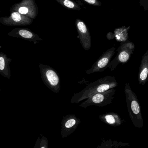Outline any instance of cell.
Here are the masks:
<instances>
[{"label": "cell", "mask_w": 148, "mask_h": 148, "mask_svg": "<svg viewBox=\"0 0 148 148\" xmlns=\"http://www.w3.org/2000/svg\"><path fill=\"white\" fill-rule=\"evenodd\" d=\"M118 85L114 77L106 76L89 84L79 92L75 93L72 97L71 102L72 103H78L96 93L104 92L112 88H115Z\"/></svg>", "instance_id": "6da1fadb"}, {"label": "cell", "mask_w": 148, "mask_h": 148, "mask_svg": "<svg viewBox=\"0 0 148 148\" xmlns=\"http://www.w3.org/2000/svg\"><path fill=\"white\" fill-rule=\"evenodd\" d=\"M124 92L130 119L135 127L141 129L143 127L144 121L140 104L136 95L132 90L129 83H126L125 85Z\"/></svg>", "instance_id": "7a4b0ae2"}, {"label": "cell", "mask_w": 148, "mask_h": 148, "mask_svg": "<svg viewBox=\"0 0 148 148\" xmlns=\"http://www.w3.org/2000/svg\"><path fill=\"white\" fill-rule=\"evenodd\" d=\"M39 67L41 79L45 84L54 93H58L61 88V82L57 71L50 66L40 63Z\"/></svg>", "instance_id": "3957f363"}, {"label": "cell", "mask_w": 148, "mask_h": 148, "mask_svg": "<svg viewBox=\"0 0 148 148\" xmlns=\"http://www.w3.org/2000/svg\"><path fill=\"white\" fill-rule=\"evenodd\" d=\"M135 49V45L129 40L123 41L118 48L117 53L114 59L108 66L111 71H114L120 64H125L129 61Z\"/></svg>", "instance_id": "277c9868"}, {"label": "cell", "mask_w": 148, "mask_h": 148, "mask_svg": "<svg viewBox=\"0 0 148 148\" xmlns=\"http://www.w3.org/2000/svg\"><path fill=\"white\" fill-rule=\"evenodd\" d=\"M116 91V89L113 88L104 92L96 93L81 103L79 106L82 108H86L91 106L99 107L106 106L112 102Z\"/></svg>", "instance_id": "5b68a950"}, {"label": "cell", "mask_w": 148, "mask_h": 148, "mask_svg": "<svg viewBox=\"0 0 148 148\" xmlns=\"http://www.w3.org/2000/svg\"><path fill=\"white\" fill-rule=\"evenodd\" d=\"M10 11L18 12L33 19L36 18L38 13V9L34 0H22L12 6Z\"/></svg>", "instance_id": "8992f818"}, {"label": "cell", "mask_w": 148, "mask_h": 148, "mask_svg": "<svg viewBox=\"0 0 148 148\" xmlns=\"http://www.w3.org/2000/svg\"><path fill=\"white\" fill-rule=\"evenodd\" d=\"M116 52V48L111 47L105 52L99 58L89 69L86 71L87 74L97 72H103L108 68V66L111 60Z\"/></svg>", "instance_id": "52a82bcc"}, {"label": "cell", "mask_w": 148, "mask_h": 148, "mask_svg": "<svg viewBox=\"0 0 148 148\" xmlns=\"http://www.w3.org/2000/svg\"><path fill=\"white\" fill-rule=\"evenodd\" d=\"M33 19L17 12H12L10 16L0 18V23L8 26L31 25Z\"/></svg>", "instance_id": "ba28073f"}, {"label": "cell", "mask_w": 148, "mask_h": 148, "mask_svg": "<svg viewBox=\"0 0 148 148\" xmlns=\"http://www.w3.org/2000/svg\"><path fill=\"white\" fill-rule=\"evenodd\" d=\"M80 123V119L74 114H69L64 116L61 121L60 134L62 137H66L73 133Z\"/></svg>", "instance_id": "9c48e42d"}, {"label": "cell", "mask_w": 148, "mask_h": 148, "mask_svg": "<svg viewBox=\"0 0 148 148\" xmlns=\"http://www.w3.org/2000/svg\"><path fill=\"white\" fill-rule=\"evenodd\" d=\"M75 25L79 37V41L85 51L90 50L91 47V38L88 27L83 21L77 18Z\"/></svg>", "instance_id": "30bf717a"}, {"label": "cell", "mask_w": 148, "mask_h": 148, "mask_svg": "<svg viewBox=\"0 0 148 148\" xmlns=\"http://www.w3.org/2000/svg\"><path fill=\"white\" fill-rule=\"evenodd\" d=\"M8 35L28 40L35 44L38 43V41L43 40L38 35L26 28H14L9 32Z\"/></svg>", "instance_id": "8fae6325"}, {"label": "cell", "mask_w": 148, "mask_h": 148, "mask_svg": "<svg viewBox=\"0 0 148 148\" xmlns=\"http://www.w3.org/2000/svg\"><path fill=\"white\" fill-rule=\"evenodd\" d=\"M139 84L144 86L148 81V50L143 55L138 74Z\"/></svg>", "instance_id": "7c38bea8"}, {"label": "cell", "mask_w": 148, "mask_h": 148, "mask_svg": "<svg viewBox=\"0 0 148 148\" xmlns=\"http://www.w3.org/2000/svg\"><path fill=\"white\" fill-rule=\"evenodd\" d=\"M99 119L102 122L112 127L120 126L125 121L117 113L114 112L101 114L99 116Z\"/></svg>", "instance_id": "4fadbf2b"}, {"label": "cell", "mask_w": 148, "mask_h": 148, "mask_svg": "<svg viewBox=\"0 0 148 148\" xmlns=\"http://www.w3.org/2000/svg\"><path fill=\"white\" fill-rule=\"evenodd\" d=\"M12 61V59L8 58L4 53H0V74L8 79H10L12 76L10 67Z\"/></svg>", "instance_id": "5bb4252c"}, {"label": "cell", "mask_w": 148, "mask_h": 148, "mask_svg": "<svg viewBox=\"0 0 148 148\" xmlns=\"http://www.w3.org/2000/svg\"><path fill=\"white\" fill-rule=\"evenodd\" d=\"M130 145L126 143L118 142L117 141H112L111 139L106 140L103 139L100 145L97 146V148H119L123 146H130Z\"/></svg>", "instance_id": "9a60e30c"}, {"label": "cell", "mask_w": 148, "mask_h": 148, "mask_svg": "<svg viewBox=\"0 0 148 148\" xmlns=\"http://www.w3.org/2000/svg\"><path fill=\"white\" fill-rule=\"evenodd\" d=\"M62 6L69 10L80 11L81 5L74 0H56Z\"/></svg>", "instance_id": "2e32d148"}, {"label": "cell", "mask_w": 148, "mask_h": 148, "mask_svg": "<svg viewBox=\"0 0 148 148\" xmlns=\"http://www.w3.org/2000/svg\"><path fill=\"white\" fill-rule=\"evenodd\" d=\"M48 139L46 137L42 136L41 138H38L36 141L34 148H47L48 146Z\"/></svg>", "instance_id": "e0dca14e"}, {"label": "cell", "mask_w": 148, "mask_h": 148, "mask_svg": "<svg viewBox=\"0 0 148 148\" xmlns=\"http://www.w3.org/2000/svg\"><path fill=\"white\" fill-rule=\"evenodd\" d=\"M85 2L88 3L89 5L94 6H100L102 3L99 0H83Z\"/></svg>", "instance_id": "ac0fdd59"}, {"label": "cell", "mask_w": 148, "mask_h": 148, "mask_svg": "<svg viewBox=\"0 0 148 148\" xmlns=\"http://www.w3.org/2000/svg\"><path fill=\"white\" fill-rule=\"evenodd\" d=\"M139 4L145 12L148 11V0H139Z\"/></svg>", "instance_id": "d6986e66"}]
</instances>
